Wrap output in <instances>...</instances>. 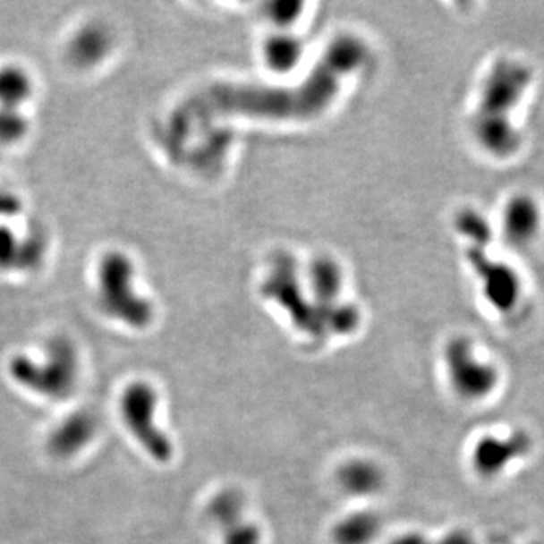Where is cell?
Wrapping results in <instances>:
<instances>
[{
    "label": "cell",
    "mask_w": 544,
    "mask_h": 544,
    "mask_svg": "<svg viewBox=\"0 0 544 544\" xmlns=\"http://www.w3.org/2000/svg\"><path fill=\"white\" fill-rule=\"evenodd\" d=\"M368 49L359 38L340 37L324 50L315 67L295 85L218 82L206 88L185 107V129L225 120L304 122L319 117L336 102L342 88L363 67Z\"/></svg>",
    "instance_id": "6da1fadb"
},
{
    "label": "cell",
    "mask_w": 544,
    "mask_h": 544,
    "mask_svg": "<svg viewBox=\"0 0 544 544\" xmlns=\"http://www.w3.org/2000/svg\"><path fill=\"white\" fill-rule=\"evenodd\" d=\"M8 372L23 389L44 398L63 401L73 394L78 384V351L65 337H55L46 346L41 361L28 355H15L8 365Z\"/></svg>",
    "instance_id": "7a4b0ae2"
},
{
    "label": "cell",
    "mask_w": 544,
    "mask_h": 544,
    "mask_svg": "<svg viewBox=\"0 0 544 544\" xmlns=\"http://www.w3.org/2000/svg\"><path fill=\"white\" fill-rule=\"evenodd\" d=\"M442 361L452 394L464 403H484L501 387L499 366L482 354L469 337H452L443 348Z\"/></svg>",
    "instance_id": "3957f363"
},
{
    "label": "cell",
    "mask_w": 544,
    "mask_h": 544,
    "mask_svg": "<svg viewBox=\"0 0 544 544\" xmlns=\"http://www.w3.org/2000/svg\"><path fill=\"white\" fill-rule=\"evenodd\" d=\"M532 83L534 72L530 64L513 56L496 59L482 79L475 112L513 117Z\"/></svg>",
    "instance_id": "277c9868"
},
{
    "label": "cell",
    "mask_w": 544,
    "mask_h": 544,
    "mask_svg": "<svg viewBox=\"0 0 544 544\" xmlns=\"http://www.w3.org/2000/svg\"><path fill=\"white\" fill-rule=\"evenodd\" d=\"M157 394L155 387L146 381L129 384L122 396L123 421L129 428L136 442L155 462H170L174 454L171 438L166 436L155 421L157 407Z\"/></svg>",
    "instance_id": "5b68a950"
},
{
    "label": "cell",
    "mask_w": 544,
    "mask_h": 544,
    "mask_svg": "<svg viewBox=\"0 0 544 544\" xmlns=\"http://www.w3.org/2000/svg\"><path fill=\"white\" fill-rule=\"evenodd\" d=\"M486 248L487 245H472L469 260L487 304L499 315H510L523 298V280L510 263L491 259Z\"/></svg>",
    "instance_id": "8992f818"
},
{
    "label": "cell",
    "mask_w": 544,
    "mask_h": 544,
    "mask_svg": "<svg viewBox=\"0 0 544 544\" xmlns=\"http://www.w3.org/2000/svg\"><path fill=\"white\" fill-rule=\"evenodd\" d=\"M531 451L532 440L523 431L482 434L472 447V469L482 480H496L528 457Z\"/></svg>",
    "instance_id": "52a82bcc"
},
{
    "label": "cell",
    "mask_w": 544,
    "mask_h": 544,
    "mask_svg": "<svg viewBox=\"0 0 544 544\" xmlns=\"http://www.w3.org/2000/svg\"><path fill=\"white\" fill-rule=\"evenodd\" d=\"M543 227V206L534 194L519 191L506 200L501 212V234L506 245L515 250L532 247Z\"/></svg>",
    "instance_id": "ba28073f"
},
{
    "label": "cell",
    "mask_w": 544,
    "mask_h": 544,
    "mask_svg": "<svg viewBox=\"0 0 544 544\" xmlns=\"http://www.w3.org/2000/svg\"><path fill=\"white\" fill-rule=\"evenodd\" d=\"M472 135L487 156L506 161L519 155L525 138L514 118L475 112L472 117Z\"/></svg>",
    "instance_id": "9c48e42d"
},
{
    "label": "cell",
    "mask_w": 544,
    "mask_h": 544,
    "mask_svg": "<svg viewBox=\"0 0 544 544\" xmlns=\"http://www.w3.org/2000/svg\"><path fill=\"white\" fill-rule=\"evenodd\" d=\"M336 484L351 499H370L387 486V475L378 462L368 457H353L336 471Z\"/></svg>",
    "instance_id": "30bf717a"
},
{
    "label": "cell",
    "mask_w": 544,
    "mask_h": 544,
    "mask_svg": "<svg viewBox=\"0 0 544 544\" xmlns=\"http://www.w3.org/2000/svg\"><path fill=\"white\" fill-rule=\"evenodd\" d=\"M98 433V419L91 412H76L64 419L47 438V449L56 458H70L88 446Z\"/></svg>",
    "instance_id": "8fae6325"
},
{
    "label": "cell",
    "mask_w": 544,
    "mask_h": 544,
    "mask_svg": "<svg viewBox=\"0 0 544 544\" xmlns=\"http://www.w3.org/2000/svg\"><path fill=\"white\" fill-rule=\"evenodd\" d=\"M383 531V520L372 510L351 511L336 520L330 531L333 544H374Z\"/></svg>",
    "instance_id": "7c38bea8"
},
{
    "label": "cell",
    "mask_w": 544,
    "mask_h": 544,
    "mask_svg": "<svg viewBox=\"0 0 544 544\" xmlns=\"http://www.w3.org/2000/svg\"><path fill=\"white\" fill-rule=\"evenodd\" d=\"M245 511L247 499L236 487L217 491L208 502V517L221 531L245 519Z\"/></svg>",
    "instance_id": "4fadbf2b"
},
{
    "label": "cell",
    "mask_w": 544,
    "mask_h": 544,
    "mask_svg": "<svg viewBox=\"0 0 544 544\" xmlns=\"http://www.w3.org/2000/svg\"><path fill=\"white\" fill-rule=\"evenodd\" d=\"M263 532L251 520H241L238 523L221 531V544H262Z\"/></svg>",
    "instance_id": "5bb4252c"
},
{
    "label": "cell",
    "mask_w": 544,
    "mask_h": 544,
    "mask_svg": "<svg viewBox=\"0 0 544 544\" xmlns=\"http://www.w3.org/2000/svg\"><path fill=\"white\" fill-rule=\"evenodd\" d=\"M298 46L292 39L277 38L267 46V59L269 63L285 67L297 59Z\"/></svg>",
    "instance_id": "9a60e30c"
},
{
    "label": "cell",
    "mask_w": 544,
    "mask_h": 544,
    "mask_svg": "<svg viewBox=\"0 0 544 544\" xmlns=\"http://www.w3.org/2000/svg\"><path fill=\"white\" fill-rule=\"evenodd\" d=\"M389 544H433L425 535L416 531H410V532H404V534L395 537Z\"/></svg>",
    "instance_id": "2e32d148"
}]
</instances>
